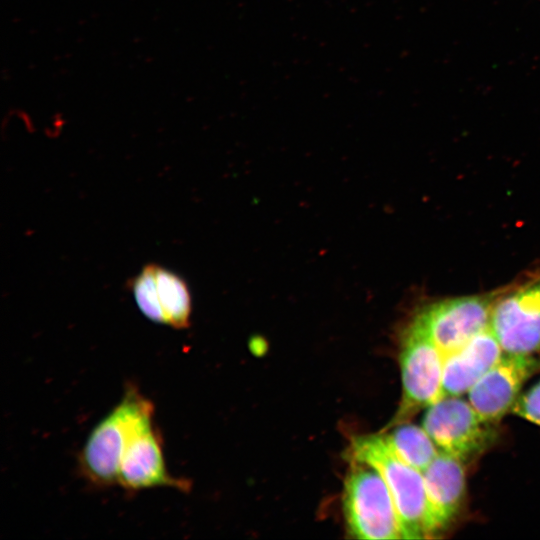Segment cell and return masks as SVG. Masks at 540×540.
I'll return each instance as SVG.
<instances>
[{
    "label": "cell",
    "instance_id": "obj_1",
    "mask_svg": "<svg viewBox=\"0 0 540 540\" xmlns=\"http://www.w3.org/2000/svg\"><path fill=\"white\" fill-rule=\"evenodd\" d=\"M153 415L152 402L136 386L128 385L121 401L90 432L78 459L81 475L96 487L117 484L130 438Z\"/></svg>",
    "mask_w": 540,
    "mask_h": 540
},
{
    "label": "cell",
    "instance_id": "obj_2",
    "mask_svg": "<svg viewBox=\"0 0 540 540\" xmlns=\"http://www.w3.org/2000/svg\"><path fill=\"white\" fill-rule=\"evenodd\" d=\"M351 455L352 460L374 467L385 480L397 511L401 539L427 538V501L422 472L405 463L385 435L355 438Z\"/></svg>",
    "mask_w": 540,
    "mask_h": 540
},
{
    "label": "cell",
    "instance_id": "obj_3",
    "mask_svg": "<svg viewBox=\"0 0 540 540\" xmlns=\"http://www.w3.org/2000/svg\"><path fill=\"white\" fill-rule=\"evenodd\" d=\"M343 509L349 532L365 540L401 538L397 511L382 475L352 460L344 484Z\"/></svg>",
    "mask_w": 540,
    "mask_h": 540
},
{
    "label": "cell",
    "instance_id": "obj_4",
    "mask_svg": "<svg viewBox=\"0 0 540 540\" xmlns=\"http://www.w3.org/2000/svg\"><path fill=\"white\" fill-rule=\"evenodd\" d=\"M444 356L415 318L405 332L401 352L402 400L395 417L403 423L442 397Z\"/></svg>",
    "mask_w": 540,
    "mask_h": 540
},
{
    "label": "cell",
    "instance_id": "obj_5",
    "mask_svg": "<svg viewBox=\"0 0 540 540\" xmlns=\"http://www.w3.org/2000/svg\"><path fill=\"white\" fill-rule=\"evenodd\" d=\"M422 427L439 451L464 462L483 452L495 437L493 424L460 396H443L426 408Z\"/></svg>",
    "mask_w": 540,
    "mask_h": 540
},
{
    "label": "cell",
    "instance_id": "obj_6",
    "mask_svg": "<svg viewBox=\"0 0 540 540\" xmlns=\"http://www.w3.org/2000/svg\"><path fill=\"white\" fill-rule=\"evenodd\" d=\"M505 289L443 299L425 307L415 318L445 356L490 326L493 306Z\"/></svg>",
    "mask_w": 540,
    "mask_h": 540
},
{
    "label": "cell",
    "instance_id": "obj_7",
    "mask_svg": "<svg viewBox=\"0 0 540 540\" xmlns=\"http://www.w3.org/2000/svg\"><path fill=\"white\" fill-rule=\"evenodd\" d=\"M489 327L504 354L528 356L540 351V275L506 287L493 306Z\"/></svg>",
    "mask_w": 540,
    "mask_h": 540
},
{
    "label": "cell",
    "instance_id": "obj_8",
    "mask_svg": "<svg viewBox=\"0 0 540 540\" xmlns=\"http://www.w3.org/2000/svg\"><path fill=\"white\" fill-rule=\"evenodd\" d=\"M540 370L533 355H507L468 391V401L487 423L495 425L512 410L523 384Z\"/></svg>",
    "mask_w": 540,
    "mask_h": 540
},
{
    "label": "cell",
    "instance_id": "obj_9",
    "mask_svg": "<svg viewBox=\"0 0 540 540\" xmlns=\"http://www.w3.org/2000/svg\"><path fill=\"white\" fill-rule=\"evenodd\" d=\"M132 292L148 319L177 329L190 323L191 296L182 278L156 264L146 265L135 277Z\"/></svg>",
    "mask_w": 540,
    "mask_h": 540
},
{
    "label": "cell",
    "instance_id": "obj_10",
    "mask_svg": "<svg viewBox=\"0 0 540 540\" xmlns=\"http://www.w3.org/2000/svg\"><path fill=\"white\" fill-rule=\"evenodd\" d=\"M117 484L129 492L155 487L186 490L185 480L167 471L162 437L153 418L142 423L130 438L120 462Z\"/></svg>",
    "mask_w": 540,
    "mask_h": 540
},
{
    "label": "cell",
    "instance_id": "obj_11",
    "mask_svg": "<svg viewBox=\"0 0 540 540\" xmlns=\"http://www.w3.org/2000/svg\"><path fill=\"white\" fill-rule=\"evenodd\" d=\"M426 491L427 538L444 531L455 519L465 496L464 461L439 451L422 472Z\"/></svg>",
    "mask_w": 540,
    "mask_h": 540
},
{
    "label": "cell",
    "instance_id": "obj_12",
    "mask_svg": "<svg viewBox=\"0 0 540 540\" xmlns=\"http://www.w3.org/2000/svg\"><path fill=\"white\" fill-rule=\"evenodd\" d=\"M504 352L490 327L443 360L442 397L461 396L502 358Z\"/></svg>",
    "mask_w": 540,
    "mask_h": 540
},
{
    "label": "cell",
    "instance_id": "obj_13",
    "mask_svg": "<svg viewBox=\"0 0 540 540\" xmlns=\"http://www.w3.org/2000/svg\"><path fill=\"white\" fill-rule=\"evenodd\" d=\"M394 452L408 465L423 472L439 453V449L423 427L403 424L384 434Z\"/></svg>",
    "mask_w": 540,
    "mask_h": 540
},
{
    "label": "cell",
    "instance_id": "obj_14",
    "mask_svg": "<svg viewBox=\"0 0 540 540\" xmlns=\"http://www.w3.org/2000/svg\"><path fill=\"white\" fill-rule=\"evenodd\" d=\"M511 412L540 426V380L518 397Z\"/></svg>",
    "mask_w": 540,
    "mask_h": 540
}]
</instances>
